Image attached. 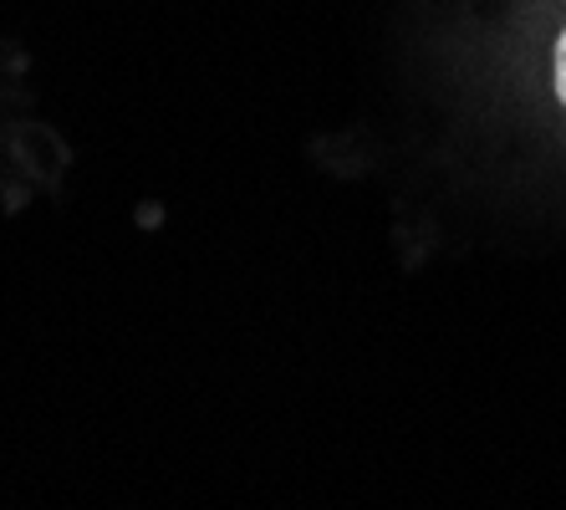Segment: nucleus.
Segmentation results:
<instances>
[{"label":"nucleus","mask_w":566,"mask_h":510,"mask_svg":"<svg viewBox=\"0 0 566 510\" xmlns=\"http://www.w3.org/2000/svg\"><path fill=\"white\" fill-rule=\"evenodd\" d=\"M552 82H556V97L566 107V27L556 31V52H552Z\"/></svg>","instance_id":"obj_1"}]
</instances>
